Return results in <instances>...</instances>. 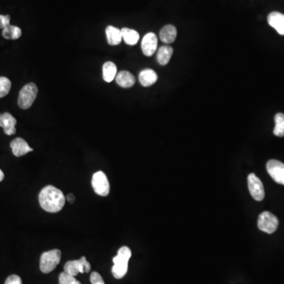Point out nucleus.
<instances>
[{
	"instance_id": "obj_1",
	"label": "nucleus",
	"mask_w": 284,
	"mask_h": 284,
	"mask_svg": "<svg viewBox=\"0 0 284 284\" xmlns=\"http://www.w3.org/2000/svg\"><path fill=\"white\" fill-rule=\"evenodd\" d=\"M66 198L60 190L53 185H47L39 194L40 207L48 212L56 213L63 209Z\"/></svg>"
},
{
	"instance_id": "obj_2",
	"label": "nucleus",
	"mask_w": 284,
	"mask_h": 284,
	"mask_svg": "<svg viewBox=\"0 0 284 284\" xmlns=\"http://www.w3.org/2000/svg\"><path fill=\"white\" fill-rule=\"evenodd\" d=\"M131 257V250L127 246H123L119 250L116 256L113 258L112 275L115 279L124 277L128 270V262Z\"/></svg>"
},
{
	"instance_id": "obj_3",
	"label": "nucleus",
	"mask_w": 284,
	"mask_h": 284,
	"mask_svg": "<svg viewBox=\"0 0 284 284\" xmlns=\"http://www.w3.org/2000/svg\"><path fill=\"white\" fill-rule=\"evenodd\" d=\"M38 93V88L34 83L25 85L19 92L17 104L21 109H29L33 105Z\"/></svg>"
},
{
	"instance_id": "obj_4",
	"label": "nucleus",
	"mask_w": 284,
	"mask_h": 284,
	"mask_svg": "<svg viewBox=\"0 0 284 284\" xmlns=\"http://www.w3.org/2000/svg\"><path fill=\"white\" fill-rule=\"evenodd\" d=\"M61 260V251L59 250H52L44 252L40 256V269L43 273H50L55 270Z\"/></svg>"
},
{
	"instance_id": "obj_5",
	"label": "nucleus",
	"mask_w": 284,
	"mask_h": 284,
	"mask_svg": "<svg viewBox=\"0 0 284 284\" xmlns=\"http://www.w3.org/2000/svg\"><path fill=\"white\" fill-rule=\"evenodd\" d=\"M257 226L262 231L267 234H272L278 228L279 220L270 211H264L259 216Z\"/></svg>"
},
{
	"instance_id": "obj_6",
	"label": "nucleus",
	"mask_w": 284,
	"mask_h": 284,
	"mask_svg": "<svg viewBox=\"0 0 284 284\" xmlns=\"http://www.w3.org/2000/svg\"><path fill=\"white\" fill-rule=\"evenodd\" d=\"M92 185L96 194L100 196H108L110 192V184L108 177L104 172H97L92 176Z\"/></svg>"
},
{
	"instance_id": "obj_7",
	"label": "nucleus",
	"mask_w": 284,
	"mask_h": 284,
	"mask_svg": "<svg viewBox=\"0 0 284 284\" xmlns=\"http://www.w3.org/2000/svg\"><path fill=\"white\" fill-rule=\"evenodd\" d=\"M90 270V263L86 260L85 256H82L79 260L69 261L64 266V272L74 276H76L78 273H88Z\"/></svg>"
},
{
	"instance_id": "obj_8",
	"label": "nucleus",
	"mask_w": 284,
	"mask_h": 284,
	"mask_svg": "<svg viewBox=\"0 0 284 284\" xmlns=\"http://www.w3.org/2000/svg\"><path fill=\"white\" fill-rule=\"evenodd\" d=\"M248 187L253 199L262 201L265 198V188L258 177L252 173L248 176Z\"/></svg>"
},
{
	"instance_id": "obj_9",
	"label": "nucleus",
	"mask_w": 284,
	"mask_h": 284,
	"mask_svg": "<svg viewBox=\"0 0 284 284\" xmlns=\"http://www.w3.org/2000/svg\"><path fill=\"white\" fill-rule=\"evenodd\" d=\"M266 168L268 173L275 182L284 185V163L276 159H271L268 162Z\"/></svg>"
},
{
	"instance_id": "obj_10",
	"label": "nucleus",
	"mask_w": 284,
	"mask_h": 284,
	"mask_svg": "<svg viewBox=\"0 0 284 284\" xmlns=\"http://www.w3.org/2000/svg\"><path fill=\"white\" fill-rule=\"evenodd\" d=\"M158 39L153 33H149L143 37L141 49L143 54L146 56H152L157 49Z\"/></svg>"
},
{
	"instance_id": "obj_11",
	"label": "nucleus",
	"mask_w": 284,
	"mask_h": 284,
	"mask_svg": "<svg viewBox=\"0 0 284 284\" xmlns=\"http://www.w3.org/2000/svg\"><path fill=\"white\" fill-rule=\"evenodd\" d=\"M16 124L17 120L12 114L8 112L0 114V127L4 129V133L7 135L11 136L15 134Z\"/></svg>"
},
{
	"instance_id": "obj_12",
	"label": "nucleus",
	"mask_w": 284,
	"mask_h": 284,
	"mask_svg": "<svg viewBox=\"0 0 284 284\" xmlns=\"http://www.w3.org/2000/svg\"><path fill=\"white\" fill-rule=\"evenodd\" d=\"M11 148L12 149L13 154L17 157L24 156L33 151V149L30 147L28 143L21 137H17L13 140L11 142Z\"/></svg>"
},
{
	"instance_id": "obj_13",
	"label": "nucleus",
	"mask_w": 284,
	"mask_h": 284,
	"mask_svg": "<svg viewBox=\"0 0 284 284\" xmlns=\"http://www.w3.org/2000/svg\"><path fill=\"white\" fill-rule=\"evenodd\" d=\"M268 22L279 34L284 35V14L279 12H272L268 17Z\"/></svg>"
},
{
	"instance_id": "obj_14",
	"label": "nucleus",
	"mask_w": 284,
	"mask_h": 284,
	"mask_svg": "<svg viewBox=\"0 0 284 284\" xmlns=\"http://www.w3.org/2000/svg\"><path fill=\"white\" fill-rule=\"evenodd\" d=\"M158 76L153 69H146L139 74V82L144 87H149L157 82Z\"/></svg>"
},
{
	"instance_id": "obj_15",
	"label": "nucleus",
	"mask_w": 284,
	"mask_h": 284,
	"mask_svg": "<svg viewBox=\"0 0 284 284\" xmlns=\"http://www.w3.org/2000/svg\"><path fill=\"white\" fill-rule=\"evenodd\" d=\"M177 37V30L172 25H167L162 28L159 33V38L163 43H172Z\"/></svg>"
},
{
	"instance_id": "obj_16",
	"label": "nucleus",
	"mask_w": 284,
	"mask_h": 284,
	"mask_svg": "<svg viewBox=\"0 0 284 284\" xmlns=\"http://www.w3.org/2000/svg\"><path fill=\"white\" fill-rule=\"evenodd\" d=\"M117 84L123 88H130L135 84V78L128 71L123 70L115 77Z\"/></svg>"
},
{
	"instance_id": "obj_17",
	"label": "nucleus",
	"mask_w": 284,
	"mask_h": 284,
	"mask_svg": "<svg viewBox=\"0 0 284 284\" xmlns=\"http://www.w3.org/2000/svg\"><path fill=\"white\" fill-rule=\"evenodd\" d=\"M106 35H107V40L110 45H118L123 40L121 30L112 26L107 27Z\"/></svg>"
},
{
	"instance_id": "obj_18",
	"label": "nucleus",
	"mask_w": 284,
	"mask_h": 284,
	"mask_svg": "<svg viewBox=\"0 0 284 284\" xmlns=\"http://www.w3.org/2000/svg\"><path fill=\"white\" fill-rule=\"evenodd\" d=\"M172 54H173V49L170 46H162L159 48L156 56L158 63L162 66L168 64L172 58Z\"/></svg>"
},
{
	"instance_id": "obj_19",
	"label": "nucleus",
	"mask_w": 284,
	"mask_h": 284,
	"mask_svg": "<svg viewBox=\"0 0 284 284\" xmlns=\"http://www.w3.org/2000/svg\"><path fill=\"white\" fill-rule=\"evenodd\" d=\"M121 32L123 40L128 45H135L136 43L138 42L140 36L136 30L129 28H123L122 29Z\"/></svg>"
},
{
	"instance_id": "obj_20",
	"label": "nucleus",
	"mask_w": 284,
	"mask_h": 284,
	"mask_svg": "<svg viewBox=\"0 0 284 284\" xmlns=\"http://www.w3.org/2000/svg\"><path fill=\"white\" fill-rule=\"evenodd\" d=\"M117 75V67L112 62H107L103 66V78L106 82H111Z\"/></svg>"
},
{
	"instance_id": "obj_21",
	"label": "nucleus",
	"mask_w": 284,
	"mask_h": 284,
	"mask_svg": "<svg viewBox=\"0 0 284 284\" xmlns=\"http://www.w3.org/2000/svg\"><path fill=\"white\" fill-rule=\"evenodd\" d=\"M2 35L7 40H17L21 37V30L19 27L9 25L3 30Z\"/></svg>"
},
{
	"instance_id": "obj_22",
	"label": "nucleus",
	"mask_w": 284,
	"mask_h": 284,
	"mask_svg": "<svg viewBox=\"0 0 284 284\" xmlns=\"http://www.w3.org/2000/svg\"><path fill=\"white\" fill-rule=\"evenodd\" d=\"M275 128L273 133L277 137H283L284 136V114L277 113L275 116Z\"/></svg>"
},
{
	"instance_id": "obj_23",
	"label": "nucleus",
	"mask_w": 284,
	"mask_h": 284,
	"mask_svg": "<svg viewBox=\"0 0 284 284\" xmlns=\"http://www.w3.org/2000/svg\"><path fill=\"white\" fill-rule=\"evenodd\" d=\"M11 82L6 77H0V98L6 97L10 92Z\"/></svg>"
},
{
	"instance_id": "obj_24",
	"label": "nucleus",
	"mask_w": 284,
	"mask_h": 284,
	"mask_svg": "<svg viewBox=\"0 0 284 284\" xmlns=\"http://www.w3.org/2000/svg\"><path fill=\"white\" fill-rule=\"evenodd\" d=\"M59 284H82L78 279H76L75 276L69 275L66 272H63L59 275Z\"/></svg>"
},
{
	"instance_id": "obj_25",
	"label": "nucleus",
	"mask_w": 284,
	"mask_h": 284,
	"mask_svg": "<svg viewBox=\"0 0 284 284\" xmlns=\"http://www.w3.org/2000/svg\"><path fill=\"white\" fill-rule=\"evenodd\" d=\"M90 281L92 284H105L102 276L97 272H93L91 274Z\"/></svg>"
},
{
	"instance_id": "obj_26",
	"label": "nucleus",
	"mask_w": 284,
	"mask_h": 284,
	"mask_svg": "<svg viewBox=\"0 0 284 284\" xmlns=\"http://www.w3.org/2000/svg\"><path fill=\"white\" fill-rule=\"evenodd\" d=\"M11 21V16L10 15H0V29H5L9 26Z\"/></svg>"
},
{
	"instance_id": "obj_27",
	"label": "nucleus",
	"mask_w": 284,
	"mask_h": 284,
	"mask_svg": "<svg viewBox=\"0 0 284 284\" xmlns=\"http://www.w3.org/2000/svg\"><path fill=\"white\" fill-rule=\"evenodd\" d=\"M5 284H22V281L20 276L17 275H11L7 278Z\"/></svg>"
},
{
	"instance_id": "obj_28",
	"label": "nucleus",
	"mask_w": 284,
	"mask_h": 284,
	"mask_svg": "<svg viewBox=\"0 0 284 284\" xmlns=\"http://www.w3.org/2000/svg\"><path fill=\"white\" fill-rule=\"evenodd\" d=\"M66 199L69 201V203H74V201H75V197L73 194H68L67 197H66Z\"/></svg>"
},
{
	"instance_id": "obj_29",
	"label": "nucleus",
	"mask_w": 284,
	"mask_h": 284,
	"mask_svg": "<svg viewBox=\"0 0 284 284\" xmlns=\"http://www.w3.org/2000/svg\"><path fill=\"white\" fill-rule=\"evenodd\" d=\"M4 172H3L2 171L0 170V182H2V181L4 180Z\"/></svg>"
}]
</instances>
